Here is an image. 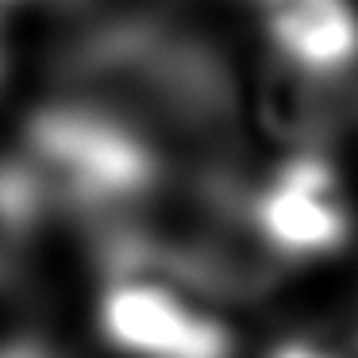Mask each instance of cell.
Returning <instances> with one entry per match:
<instances>
[{
	"label": "cell",
	"mask_w": 358,
	"mask_h": 358,
	"mask_svg": "<svg viewBox=\"0 0 358 358\" xmlns=\"http://www.w3.org/2000/svg\"><path fill=\"white\" fill-rule=\"evenodd\" d=\"M96 324L124 358H231L235 335L201 293L143 270H112Z\"/></svg>",
	"instance_id": "7a4b0ae2"
},
{
	"label": "cell",
	"mask_w": 358,
	"mask_h": 358,
	"mask_svg": "<svg viewBox=\"0 0 358 358\" xmlns=\"http://www.w3.org/2000/svg\"><path fill=\"white\" fill-rule=\"evenodd\" d=\"M0 358H55V355L35 347V343H8V347H0Z\"/></svg>",
	"instance_id": "8992f818"
},
{
	"label": "cell",
	"mask_w": 358,
	"mask_h": 358,
	"mask_svg": "<svg viewBox=\"0 0 358 358\" xmlns=\"http://www.w3.org/2000/svg\"><path fill=\"white\" fill-rule=\"evenodd\" d=\"M273 358H358V343H285Z\"/></svg>",
	"instance_id": "5b68a950"
},
{
	"label": "cell",
	"mask_w": 358,
	"mask_h": 358,
	"mask_svg": "<svg viewBox=\"0 0 358 358\" xmlns=\"http://www.w3.org/2000/svg\"><path fill=\"white\" fill-rule=\"evenodd\" d=\"M35 201H39V185L27 173V166H0V262L20 239V227Z\"/></svg>",
	"instance_id": "277c9868"
},
{
	"label": "cell",
	"mask_w": 358,
	"mask_h": 358,
	"mask_svg": "<svg viewBox=\"0 0 358 358\" xmlns=\"http://www.w3.org/2000/svg\"><path fill=\"white\" fill-rule=\"evenodd\" d=\"M4 70H8V39H4V27H0V85H4Z\"/></svg>",
	"instance_id": "52a82bcc"
},
{
	"label": "cell",
	"mask_w": 358,
	"mask_h": 358,
	"mask_svg": "<svg viewBox=\"0 0 358 358\" xmlns=\"http://www.w3.org/2000/svg\"><path fill=\"white\" fill-rule=\"evenodd\" d=\"M70 81L73 104L173 162L220 173L235 135V93L204 43L158 24H112L73 50Z\"/></svg>",
	"instance_id": "6da1fadb"
},
{
	"label": "cell",
	"mask_w": 358,
	"mask_h": 358,
	"mask_svg": "<svg viewBox=\"0 0 358 358\" xmlns=\"http://www.w3.org/2000/svg\"><path fill=\"white\" fill-rule=\"evenodd\" d=\"M250 216L281 262L331 255L350 235V204L339 178L308 150L293 155L250 196Z\"/></svg>",
	"instance_id": "3957f363"
}]
</instances>
